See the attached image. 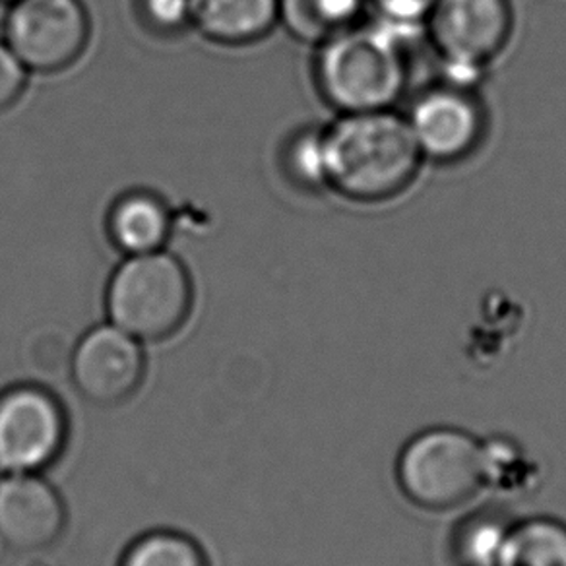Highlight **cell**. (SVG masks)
<instances>
[{
    "mask_svg": "<svg viewBox=\"0 0 566 566\" xmlns=\"http://www.w3.org/2000/svg\"><path fill=\"white\" fill-rule=\"evenodd\" d=\"M326 190L354 205H385L417 181L424 161L398 109L336 115L323 126Z\"/></svg>",
    "mask_w": 566,
    "mask_h": 566,
    "instance_id": "obj_1",
    "label": "cell"
},
{
    "mask_svg": "<svg viewBox=\"0 0 566 566\" xmlns=\"http://www.w3.org/2000/svg\"><path fill=\"white\" fill-rule=\"evenodd\" d=\"M413 43L367 18L315 48L316 92L336 115L396 109L408 92Z\"/></svg>",
    "mask_w": 566,
    "mask_h": 566,
    "instance_id": "obj_2",
    "label": "cell"
},
{
    "mask_svg": "<svg viewBox=\"0 0 566 566\" xmlns=\"http://www.w3.org/2000/svg\"><path fill=\"white\" fill-rule=\"evenodd\" d=\"M192 301L189 270L166 249L126 256L105 287L107 321L142 344L174 338L189 321Z\"/></svg>",
    "mask_w": 566,
    "mask_h": 566,
    "instance_id": "obj_3",
    "label": "cell"
},
{
    "mask_svg": "<svg viewBox=\"0 0 566 566\" xmlns=\"http://www.w3.org/2000/svg\"><path fill=\"white\" fill-rule=\"evenodd\" d=\"M398 483L424 511H450L485 488L483 441L458 427H431L411 437L396 465Z\"/></svg>",
    "mask_w": 566,
    "mask_h": 566,
    "instance_id": "obj_4",
    "label": "cell"
},
{
    "mask_svg": "<svg viewBox=\"0 0 566 566\" xmlns=\"http://www.w3.org/2000/svg\"><path fill=\"white\" fill-rule=\"evenodd\" d=\"M514 30L512 0H437L424 38L444 66V80L475 87L504 55Z\"/></svg>",
    "mask_w": 566,
    "mask_h": 566,
    "instance_id": "obj_5",
    "label": "cell"
},
{
    "mask_svg": "<svg viewBox=\"0 0 566 566\" xmlns=\"http://www.w3.org/2000/svg\"><path fill=\"white\" fill-rule=\"evenodd\" d=\"M69 437L66 408L49 388L20 382L0 390V475L48 472Z\"/></svg>",
    "mask_w": 566,
    "mask_h": 566,
    "instance_id": "obj_6",
    "label": "cell"
},
{
    "mask_svg": "<svg viewBox=\"0 0 566 566\" xmlns=\"http://www.w3.org/2000/svg\"><path fill=\"white\" fill-rule=\"evenodd\" d=\"M427 164L457 166L480 150L489 115L475 87L441 80L424 87L403 113Z\"/></svg>",
    "mask_w": 566,
    "mask_h": 566,
    "instance_id": "obj_7",
    "label": "cell"
},
{
    "mask_svg": "<svg viewBox=\"0 0 566 566\" xmlns=\"http://www.w3.org/2000/svg\"><path fill=\"white\" fill-rule=\"evenodd\" d=\"M90 41L80 0H14L4 18V43L30 72H59L78 61Z\"/></svg>",
    "mask_w": 566,
    "mask_h": 566,
    "instance_id": "obj_8",
    "label": "cell"
},
{
    "mask_svg": "<svg viewBox=\"0 0 566 566\" xmlns=\"http://www.w3.org/2000/svg\"><path fill=\"white\" fill-rule=\"evenodd\" d=\"M144 378V344L109 321L84 332L72 349L71 382L90 406H123L138 394Z\"/></svg>",
    "mask_w": 566,
    "mask_h": 566,
    "instance_id": "obj_9",
    "label": "cell"
},
{
    "mask_svg": "<svg viewBox=\"0 0 566 566\" xmlns=\"http://www.w3.org/2000/svg\"><path fill=\"white\" fill-rule=\"evenodd\" d=\"M69 526L59 489L43 473L0 475V545L18 555L55 547Z\"/></svg>",
    "mask_w": 566,
    "mask_h": 566,
    "instance_id": "obj_10",
    "label": "cell"
},
{
    "mask_svg": "<svg viewBox=\"0 0 566 566\" xmlns=\"http://www.w3.org/2000/svg\"><path fill=\"white\" fill-rule=\"evenodd\" d=\"M280 25V0H192L190 28L220 45L264 40Z\"/></svg>",
    "mask_w": 566,
    "mask_h": 566,
    "instance_id": "obj_11",
    "label": "cell"
},
{
    "mask_svg": "<svg viewBox=\"0 0 566 566\" xmlns=\"http://www.w3.org/2000/svg\"><path fill=\"white\" fill-rule=\"evenodd\" d=\"M174 229V216L164 198L150 190H130L118 197L107 216L111 243L126 256L161 251Z\"/></svg>",
    "mask_w": 566,
    "mask_h": 566,
    "instance_id": "obj_12",
    "label": "cell"
},
{
    "mask_svg": "<svg viewBox=\"0 0 566 566\" xmlns=\"http://www.w3.org/2000/svg\"><path fill=\"white\" fill-rule=\"evenodd\" d=\"M367 20V0H280V25L293 40L318 48Z\"/></svg>",
    "mask_w": 566,
    "mask_h": 566,
    "instance_id": "obj_13",
    "label": "cell"
},
{
    "mask_svg": "<svg viewBox=\"0 0 566 566\" xmlns=\"http://www.w3.org/2000/svg\"><path fill=\"white\" fill-rule=\"evenodd\" d=\"M501 566H566V524L551 516L520 520Z\"/></svg>",
    "mask_w": 566,
    "mask_h": 566,
    "instance_id": "obj_14",
    "label": "cell"
},
{
    "mask_svg": "<svg viewBox=\"0 0 566 566\" xmlns=\"http://www.w3.org/2000/svg\"><path fill=\"white\" fill-rule=\"evenodd\" d=\"M512 524L503 514L478 512L460 522L452 535V555L460 566H501Z\"/></svg>",
    "mask_w": 566,
    "mask_h": 566,
    "instance_id": "obj_15",
    "label": "cell"
},
{
    "mask_svg": "<svg viewBox=\"0 0 566 566\" xmlns=\"http://www.w3.org/2000/svg\"><path fill=\"white\" fill-rule=\"evenodd\" d=\"M118 566H210L202 545L177 530H151L138 535Z\"/></svg>",
    "mask_w": 566,
    "mask_h": 566,
    "instance_id": "obj_16",
    "label": "cell"
},
{
    "mask_svg": "<svg viewBox=\"0 0 566 566\" xmlns=\"http://www.w3.org/2000/svg\"><path fill=\"white\" fill-rule=\"evenodd\" d=\"M283 166L301 187L326 190L323 126L303 128L301 133L293 134L283 151Z\"/></svg>",
    "mask_w": 566,
    "mask_h": 566,
    "instance_id": "obj_17",
    "label": "cell"
},
{
    "mask_svg": "<svg viewBox=\"0 0 566 566\" xmlns=\"http://www.w3.org/2000/svg\"><path fill=\"white\" fill-rule=\"evenodd\" d=\"M483 462H485V488L512 489L524 488L522 481L535 472L526 464V458L520 447L509 439H491L483 442Z\"/></svg>",
    "mask_w": 566,
    "mask_h": 566,
    "instance_id": "obj_18",
    "label": "cell"
},
{
    "mask_svg": "<svg viewBox=\"0 0 566 566\" xmlns=\"http://www.w3.org/2000/svg\"><path fill=\"white\" fill-rule=\"evenodd\" d=\"M437 0H367V18L417 41Z\"/></svg>",
    "mask_w": 566,
    "mask_h": 566,
    "instance_id": "obj_19",
    "label": "cell"
},
{
    "mask_svg": "<svg viewBox=\"0 0 566 566\" xmlns=\"http://www.w3.org/2000/svg\"><path fill=\"white\" fill-rule=\"evenodd\" d=\"M136 7L150 32L174 35L190 28L192 0H136Z\"/></svg>",
    "mask_w": 566,
    "mask_h": 566,
    "instance_id": "obj_20",
    "label": "cell"
},
{
    "mask_svg": "<svg viewBox=\"0 0 566 566\" xmlns=\"http://www.w3.org/2000/svg\"><path fill=\"white\" fill-rule=\"evenodd\" d=\"M28 74L30 71L14 55V51L0 41V111L12 107L24 94Z\"/></svg>",
    "mask_w": 566,
    "mask_h": 566,
    "instance_id": "obj_21",
    "label": "cell"
},
{
    "mask_svg": "<svg viewBox=\"0 0 566 566\" xmlns=\"http://www.w3.org/2000/svg\"><path fill=\"white\" fill-rule=\"evenodd\" d=\"M9 2H14V0H9Z\"/></svg>",
    "mask_w": 566,
    "mask_h": 566,
    "instance_id": "obj_22",
    "label": "cell"
}]
</instances>
